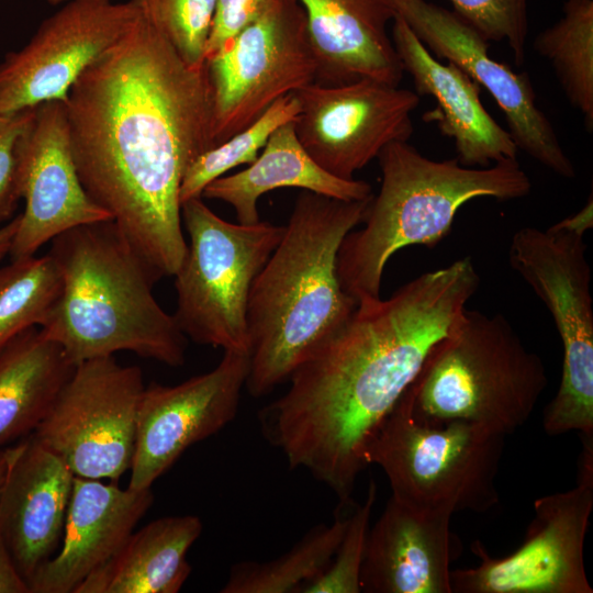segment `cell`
<instances>
[{
  "mask_svg": "<svg viewBox=\"0 0 593 593\" xmlns=\"http://www.w3.org/2000/svg\"><path fill=\"white\" fill-rule=\"evenodd\" d=\"M71 86L70 146L88 195L159 281L186 251L180 184L213 147L205 64L183 61L145 5Z\"/></svg>",
  "mask_w": 593,
  "mask_h": 593,
  "instance_id": "obj_1",
  "label": "cell"
},
{
  "mask_svg": "<svg viewBox=\"0 0 593 593\" xmlns=\"http://www.w3.org/2000/svg\"><path fill=\"white\" fill-rule=\"evenodd\" d=\"M479 284L465 257L387 299L357 302L349 320L293 371L288 391L259 412L261 433L289 468L306 469L339 502L351 501L369 441Z\"/></svg>",
  "mask_w": 593,
  "mask_h": 593,
  "instance_id": "obj_2",
  "label": "cell"
},
{
  "mask_svg": "<svg viewBox=\"0 0 593 593\" xmlns=\"http://www.w3.org/2000/svg\"><path fill=\"white\" fill-rule=\"evenodd\" d=\"M373 197V195H372ZM372 197L346 201L303 190L282 237L256 277L248 300V392L264 396L351 316L337 255L362 223Z\"/></svg>",
  "mask_w": 593,
  "mask_h": 593,
  "instance_id": "obj_3",
  "label": "cell"
},
{
  "mask_svg": "<svg viewBox=\"0 0 593 593\" xmlns=\"http://www.w3.org/2000/svg\"><path fill=\"white\" fill-rule=\"evenodd\" d=\"M60 291L40 328L76 366L128 351L182 366L187 337L156 300L157 282L112 220L51 240Z\"/></svg>",
  "mask_w": 593,
  "mask_h": 593,
  "instance_id": "obj_4",
  "label": "cell"
},
{
  "mask_svg": "<svg viewBox=\"0 0 593 593\" xmlns=\"http://www.w3.org/2000/svg\"><path fill=\"white\" fill-rule=\"evenodd\" d=\"M378 159L379 193L370 201L365 226L346 235L337 255L342 288L356 302L381 298L389 259L407 246L437 245L465 203L477 198L521 199L532 189L517 158L474 168L457 158L433 160L407 142H393Z\"/></svg>",
  "mask_w": 593,
  "mask_h": 593,
  "instance_id": "obj_5",
  "label": "cell"
},
{
  "mask_svg": "<svg viewBox=\"0 0 593 593\" xmlns=\"http://www.w3.org/2000/svg\"><path fill=\"white\" fill-rule=\"evenodd\" d=\"M547 385L541 358L504 315L466 309L406 393L418 418L465 422L506 436L529 419Z\"/></svg>",
  "mask_w": 593,
  "mask_h": 593,
  "instance_id": "obj_6",
  "label": "cell"
},
{
  "mask_svg": "<svg viewBox=\"0 0 593 593\" xmlns=\"http://www.w3.org/2000/svg\"><path fill=\"white\" fill-rule=\"evenodd\" d=\"M505 436L465 422L416 417L406 391L369 441L367 466H379L392 496L414 508L484 513L500 502L496 477Z\"/></svg>",
  "mask_w": 593,
  "mask_h": 593,
  "instance_id": "obj_7",
  "label": "cell"
},
{
  "mask_svg": "<svg viewBox=\"0 0 593 593\" xmlns=\"http://www.w3.org/2000/svg\"><path fill=\"white\" fill-rule=\"evenodd\" d=\"M181 220L189 242L174 275L179 328L197 344L249 355L250 290L284 226L225 221L202 197L181 204Z\"/></svg>",
  "mask_w": 593,
  "mask_h": 593,
  "instance_id": "obj_8",
  "label": "cell"
},
{
  "mask_svg": "<svg viewBox=\"0 0 593 593\" xmlns=\"http://www.w3.org/2000/svg\"><path fill=\"white\" fill-rule=\"evenodd\" d=\"M584 234L556 224L546 231L526 226L508 249L512 269L541 300L562 343L558 391L544 410L550 435L593 434V301Z\"/></svg>",
  "mask_w": 593,
  "mask_h": 593,
  "instance_id": "obj_9",
  "label": "cell"
},
{
  "mask_svg": "<svg viewBox=\"0 0 593 593\" xmlns=\"http://www.w3.org/2000/svg\"><path fill=\"white\" fill-rule=\"evenodd\" d=\"M213 147L243 131L275 102L316 80V58L298 0L266 11L205 60Z\"/></svg>",
  "mask_w": 593,
  "mask_h": 593,
  "instance_id": "obj_10",
  "label": "cell"
},
{
  "mask_svg": "<svg viewBox=\"0 0 593 593\" xmlns=\"http://www.w3.org/2000/svg\"><path fill=\"white\" fill-rule=\"evenodd\" d=\"M577 484L534 501V516L521 546L492 557L471 544L479 563L450 571L457 593H592L583 559L593 508V436H582Z\"/></svg>",
  "mask_w": 593,
  "mask_h": 593,
  "instance_id": "obj_11",
  "label": "cell"
},
{
  "mask_svg": "<svg viewBox=\"0 0 593 593\" xmlns=\"http://www.w3.org/2000/svg\"><path fill=\"white\" fill-rule=\"evenodd\" d=\"M144 388L141 368L114 356L80 362L33 435L76 477L115 483L132 465Z\"/></svg>",
  "mask_w": 593,
  "mask_h": 593,
  "instance_id": "obj_12",
  "label": "cell"
},
{
  "mask_svg": "<svg viewBox=\"0 0 593 593\" xmlns=\"http://www.w3.org/2000/svg\"><path fill=\"white\" fill-rule=\"evenodd\" d=\"M295 96L300 112L293 123L301 145L322 168L347 180L389 144L409 141L419 103L415 91L371 79L313 82Z\"/></svg>",
  "mask_w": 593,
  "mask_h": 593,
  "instance_id": "obj_13",
  "label": "cell"
},
{
  "mask_svg": "<svg viewBox=\"0 0 593 593\" xmlns=\"http://www.w3.org/2000/svg\"><path fill=\"white\" fill-rule=\"evenodd\" d=\"M138 0H68L0 63V113L66 102L71 86L138 15Z\"/></svg>",
  "mask_w": 593,
  "mask_h": 593,
  "instance_id": "obj_14",
  "label": "cell"
},
{
  "mask_svg": "<svg viewBox=\"0 0 593 593\" xmlns=\"http://www.w3.org/2000/svg\"><path fill=\"white\" fill-rule=\"evenodd\" d=\"M400 16L434 55L462 69L502 110L518 149L563 178L575 168L536 103L527 72H515L488 54V41L456 12L427 0H391Z\"/></svg>",
  "mask_w": 593,
  "mask_h": 593,
  "instance_id": "obj_15",
  "label": "cell"
},
{
  "mask_svg": "<svg viewBox=\"0 0 593 593\" xmlns=\"http://www.w3.org/2000/svg\"><path fill=\"white\" fill-rule=\"evenodd\" d=\"M249 355L224 351L210 371L142 393L128 488L149 489L193 444L225 427L238 411Z\"/></svg>",
  "mask_w": 593,
  "mask_h": 593,
  "instance_id": "obj_16",
  "label": "cell"
},
{
  "mask_svg": "<svg viewBox=\"0 0 593 593\" xmlns=\"http://www.w3.org/2000/svg\"><path fill=\"white\" fill-rule=\"evenodd\" d=\"M16 176L24 210L9 255H36L59 234L88 223L112 220L86 192L72 157L65 102L41 103L16 150Z\"/></svg>",
  "mask_w": 593,
  "mask_h": 593,
  "instance_id": "obj_17",
  "label": "cell"
},
{
  "mask_svg": "<svg viewBox=\"0 0 593 593\" xmlns=\"http://www.w3.org/2000/svg\"><path fill=\"white\" fill-rule=\"evenodd\" d=\"M450 514L414 508L391 495L369 528L360 571L366 593H452L450 564L462 542Z\"/></svg>",
  "mask_w": 593,
  "mask_h": 593,
  "instance_id": "obj_18",
  "label": "cell"
},
{
  "mask_svg": "<svg viewBox=\"0 0 593 593\" xmlns=\"http://www.w3.org/2000/svg\"><path fill=\"white\" fill-rule=\"evenodd\" d=\"M153 503L152 488L75 475L61 544L30 580V593H74L120 551Z\"/></svg>",
  "mask_w": 593,
  "mask_h": 593,
  "instance_id": "obj_19",
  "label": "cell"
},
{
  "mask_svg": "<svg viewBox=\"0 0 593 593\" xmlns=\"http://www.w3.org/2000/svg\"><path fill=\"white\" fill-rule=\"evenodd\" d=\"M18 445L0 491V533L29 584L61 544L75 474L33 433Z\"/></svg>",
  "mask_w": 593,
  "mask_h": 593,
  "instance_id": "obj_20",
  "label": "cell"
},
{
  "mask_svg": "<svg viewBox=\"0 0 593 593\" xmlns=\"http://www.w3.org/2000/svg\"><path fill=\"white\" fill-rule=\"evenodd\" d=\"M391 38L403 70L413 79L415 92L435 100L430 120L454 141L461 165L488 167L517 158L515 142L482 105L475 81L455 64L440 63L396 15Z\"/></svg>",
  "mask_w": 593,
  "mask_h": 593,
  "instance_id": "obj_21",
  "label": "cell"
},
{
  "mask_svg": "<svg viewBox=\"0 0 593 593\" xmlns=\"http://www.w3.org/2000/svg\"><path fill=\"white\" fill-rule=\"evenodd\" d=\"M316 58V80L342 85L371 79L399 86L404 70L388 33L391 0H298Z\"/></svg>",
  "mask_w": 593,
  "mask_h": 593,
  "instance_id": "obj_22",
  "label": "cell"
},
{
  "mask_svg": "<svg viewBox=\"0 0 593 593\" xmlns=\"http://www.w3.org/2000/svg\"><path fill=\"white\" fill-rule=\"evenodd\" d=\"M280 188H299L346 201L372 197L368 182L342 179L322 168L301 145L294 123L288 122L270 135L247 168L215 179L204 188L202 198L230 204L238 223L253 224L260 221L259 198Z\"/></svg>",
  "mask_w": 593,
  "mask_h": 593,
  "instance_id": "obj_23",
  "label": "cell"
},
{
  "mask_svg": "<svg viewBox=\"0 0 593 593\" xmlns=\"http://www.w3.org/2000/svg\"><path fill=\"white\" fill-rule=\"evenodd\" d=\"M194 515L159 517L134 530L120 551L74 593H177L191 573L187 553L202 533Z\"/></svg>",
  "mask_w": 593,
  "mask_h": 593,
  "instance_id": "obj_24",
  "label": "cell"
},
{
  "mask_svg": "<svg viewBox=\"0 0 593 593\" xmlns=\"http://www.w3.org/2000/svg\"><path fill=\"white\" fill-rule=\"evenodd\" d=\"M74 369L38 326L0 350V449L37 428Z\"/></svg>",
  "mask_w": 593,
  "mask_h": 593,
  "instance_id": "obj_25",
  "label": "cell"
},
{
  "mask_svg": "<svg viewBox=\"0 0 593 593\" xmlns=\"http://www.w3.org/2000/svg\"><path fill=\"white\" fill-rule=\"evenodd\" d=\"M349 513L339 503L329 524L310 529L288 552L266 562L233 564L222 593H301L331 563L343 538Z\"/></svg>",
  "mask_w": 593,
  "mask_h": 593,
  "instance_id": "obj_26",
  "label": "cell"
},
{
  "mask_svg": "<svg viewBox=\"0 0 593 593\" xmlns=\"http://www.w3.org/2000/svg\"><path fill=\"white\" fill-rule=\"evenodd\" d=\"M562 16L534 40L552 66L568 101L593 128V0H567Z\"/></svg>",
  "mask_w": 593,
  "mask_h": 593,
  "instance_id": "obj_27",
  "label": "cell"
},
{
  "mask_svg": "<svg viewBox=\"0 0 593 593\" xmlns=\"http://www.w3.org/2000/svg\"><path fill=\"white\" fill-rule=\"evenodd\" d=\"M59 291L60 276L48 253L0 267V350L24 331L42 325Z\"/></svg>",
  "mask_w": 593,
  "mask_h": 593,
  "instance_id": "obj_28",
  "label": "cell"
},
{
  "mask_svg": "<svg viewBox=\"0 0 593 593\" xmlns=\"http://www.w3.org/2000/svg\"><path fill=\"white\" fill-rule=\"evenodd\" d=\"M299 112L300 103L295 93L287 94L249 126L199 155L182 178L179 193L181 204L202 197L209 183L231 169L251 164L270 135L281 125L294 122Z\"/></svg>",
  "mask_w": 593,
  "mask_h": 593,
  "instance_id": "obj_29",
  "label": "cell"
},
{
  "mask_svg": "<svg viewBox=\"0 0 593 593\" xmlns=\"http://www.w3.org/2000/svg\"><path fill=\"white\" fill-rule=\"evenodd\" d=\"M141 1L183 61L203 66L217 0Z\"/></svg>",
  "mask_w": 593,
  "mask_h": 593,
  "instance_id": "obj_30",
  "label": "cell"
},
{
  "mask_svg": "<svg viewBox=\"0 0 593 593\" xmlns=\"http://www.w3.org/2000/svg\"><path fill=\"white\" fill-rule=\"evenodd\" d=\"M377 499V486L370 482L365 502L356 505L343 538L328 567L301 593H359L360 571L365 553L369 523Z\"/></svg>",
  "mask_w": 593,
  "mask_h": 593,
  "instance_id": "obj_31",
  "label": "cell"
},
{
  "mask_svg": "<svg viewBox=\"0 0 593 593\" xmlns=\"http://www.w3.org/2000/svg\"><path fill=\"white\" fill-rule=\"evenodd\" d=\"M455 12L488 42L505 41L516 65L525 59L528 0H450Z\"/></svg>",
  "mask_w": 593,
  "mask_h": 593,
  "instance_id": "obj_32",
  "label": "cell"
},
{
  "mask_svg": "<svg viewBox=\"0 0 593 593\" xmlns=\"http://www.w3.org/2000/svg\"><path fill=\"white\" fill-rule=\"evenodd\" d=\"M35 108L0 113V227L12 219L21 200L16 176V150Z\"/></svg>",
  "mask_w": 593,
  "mask_h": 593,
  "instance_id": "obj_33",
  "label": "cell"
},
{
  "mask_svg": "<svg viewBox=\"0 0 593 593\" xmlns=\"http://www.w3.org/2000/svg\"><path fill=\"white\" fill-rule=\"evenodd\" d=\"M272 0H217L205 60L255 22Z\"/></svg>",
  "mask_w": 593,
  "mask_h": 593,
  "instance_id": "obj_34",
  "label": "cell"
},
{
  "mask_svg": "<svg viewBox=\"0 0 593 593\" xmlns=\"http://www.w3.org/2000/svg\"><path fill=\"white\" fill-rule=\"evenodd\" d=\"M0 593H30L0 533Z\"/></svg>",
  "mask_w": 593,
  "mask_h": 593,
  "instance_id": "obj_35",
  "label": "cell"
},
{
  "mask_svg": "<svg viewBox=\"0 0 593 593\" xmlns=\"http://www.w3.org/2000/svg\"><path fill=\"white\" fill-rule=\"evenodd\" d=\"M556 225L561 228L585 235V233L593 227L592 195H590L589 201L579 212L572 216L561 220Z\"/></svg>",
  "mask_w": 593,
  "mask_h": 593,
  "instance_id": "obj_36",
  "label": "cell"
},
{
  "mask_svg": "<svg viewBox=\"0 0 593 593\" xmlns=\"http://www.w3.org/2000/svg\"><path fill=\"white\" fill-rule=\"evenodd\" d=\"M19 226V215L0 227V260L9 255L13 237Z\"/></svg>",
  "mask_w": 593,
  "mask_h": 593,
  "instance_id": "obj_37",
  "label": "cell"
},
{
  "mask_svg": "<svg viewBox=\"0 0 593 593\" xmlns=\"http://www.w3.org/2000/svg\"><path fill=\"white\" fill-rule=\"evenodd\" d=\"M19 445L7 446L0 449V491L4 483L10 463L18 451Z\"/></svg>",
  "mask_w": 593,
  "mask_h": 593,
  "instance_id": "obj_38",
  "label": "cell"
},
{
  "mask_svg": "<svg viewBox=\"0 0 593 593\" xmlns=\"http://www.w3.org/2000/svg\"><path fill=\"white\" fill-rule=\"evenodd\" d=\"M51 4H59L61 2H66L68 0H47Z\"/></svg>",
  "mask_w": 593,
  "mask_h": 593,
  "instance_id": "obj_39",
  "label": "cell"
}]
</instances>
